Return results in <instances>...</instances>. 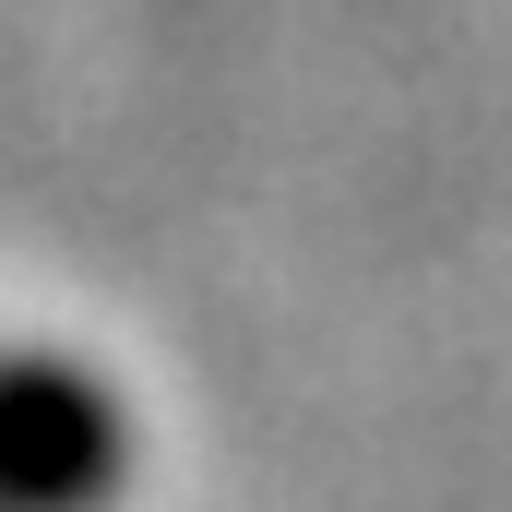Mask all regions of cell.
<instances>
[{
	"label": "cell",
	"mask_w": 512,
	"mask_h": 512,
	"mask_svg": "<svg viewBox=\"0 0 512 512\" xmlns=\"http://www.w3.org/2000/svg\"><path fill=\"white\" fill-rule=\"evenodd\" d=\"M120 477L108 393L60 358H0V512H96Z\"/></svg>",
	"instance_id": "cell-1"
}]
</instances>
